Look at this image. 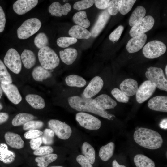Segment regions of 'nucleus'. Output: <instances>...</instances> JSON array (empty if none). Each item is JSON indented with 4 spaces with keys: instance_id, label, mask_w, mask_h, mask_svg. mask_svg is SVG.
Wrapping results in <instances>:
<instances>
[{
    "instance_id": "1",
    "label": "nucleus",
    "mask_w": 167,
    "mask_h": 167,
    "mask_svg": "<svg viewBox=\"0 0 167 167\" xmlns=\"http://www.w3.org/2000/svg\"><path fill=\"white\" fill-rule=\"evenodd\" d=\"M133 137L134 140L138 144L150 149H158L161 146L163 143V139L159 133L145 128H139L135 130Z\"/></svg>"
},
{
    "instance_id": "2",
    "label": "nucleus",
    "mask_w": 167,
    "mask_h": 167,
    "mask_svg": "<svg viewBox=\"0 0 167 167\" xmlns=\"http://www.w3.org/2000/svg\"><path fill=\"white\" fill-rule=\"evenodd\" d=\"M93 99L92 98H86L83 95L81 96H74L69 97L68 101L70 106L77 111L90 112L108 120L112 119V117L114 116L108 114L105 110L96 108L92 103Z\"/></svg>"
},
{
    "instance_id": "3",
    "label": "nucleus",
    "mask_w": 167,
    "mask_h": 167,
    "mask_svg": "<svg viewBox=\"0 0 167 167\" xmlns=\"http://www.w3.org/2000/svg\"><path fill=\"white\" fill-rule=\"evenodd\" d=\"M38 59L43 67L52 70L59 64L60 59L55 52L48 46L40 49L38 53Z\"/></svg>"
},
{
    "instance_id": "4",
    "label": "nucleus",
    "mask_w": 167,
    "mask_h": 167,
    "mask_svg": "<svg viewBox=\"0 0 167 167\" xmlns=\"http://www.w3.org/2000/svg\"><path fill=\"white\" fill-rule=\"evenodd\" d=\"M41 26V21L37 18L27 19L18 28L17 33L18 38L21 39L28 38L36 33Z\"/></svg>"
},
{
    "instance_id": "5",
    "label": "nucleus",
    "mask_w": 167,
    "mask_h": 167,
    "mask_svg": "<svg viewBox=\"0 0 167 167\" xmlns=\"http://www.w3.org/2000/svg\"><path fill=\"white\" fill-rule=\"evenodd\" d=\"M145 76L148 80L160 90L167 91V80L163 70L160 68L151 66L147 69Z\"/></svg>"
},
{
    "instance_id": "6",
    "label": "nucleus",
    "mask_w": 167,
    "mask_h": 167,
    "mask_svg": "<svg viewBox=\"0 0 167 167\" xmlns=\"http://www.w3.org/2000/svg\"><path fill=\"white\" fill-rule=\"evenodd\" d=\"M166 50V46L163 42L159 41L153 40L144 46L142 52L145 57L154 59L163 54Z\"/></svg>"
},
{
    "instance_id": "7",
    "label": "nucleus",
    "mask_w": 167,
    "mask_h": 167,
    "mask_svg": "<svg viewBox=\"0 0 167 167\" xmlns=\"http://www.w3.org/2000/svg\"><path fill=\"white\" fill-rule=\"evenodd\" d=\"M5 65L12 72L19 74L22 69V62L19 54L15 49H10L4 58Z\"/></svg>"
},
{
    "instance_id": "8",
    "label": "nucleus",
    "mask_w": 167,
    "mask_h": 167,
    "mask_svg": "<svg viewBox=\"0 0 167 167\" xmlns=\"http://www.w3.org/2000/svg\"><path fill=\"white\" fill-rule=\"evenodd\" d=\"M75 119L81 126L88 130H96L101 126V122L99 119L87 113H77Z\"/></svg>"
},
{
    "instance_id": "9",
    "label": "nucleus",
    "mask_w": 167,
    "mask_h": 167,
    "mask_svg": "<svg viewBox=\"0 0 167 167\" xmlns=\"http://www.w3.org/2000/svg\"><path fill=\"white\" fill-rule=\"evenodd\" d=\"M48 125L56 135L60 139L66 140L70 138L72 133L70 127L67 124L56 119H51Z\"/></svg>"
},
{
    "instance_id": "10",
    "label": "nucleus",
    "mask_w": 167,
    "mask_h": 167,
    "mask_svg": "<svg viewBox=\"0 0 167 167\" xmlns=\"http://www.w3.org/2000/svg\"><path fill=\"white\" fill-rule=\"evenodd\" d=\"M154 18L151 15L144 17L140 21L132 27L129 34L133 37L144 33L151 30L154 24Z\"/></svg>"
},
{
    "instance_id": "11",
    "label": "nucleus",
    "mask_w": 167,
    "mask_h": 167,
    "mask_svg": "<svg viewBox=\"0 0 167 167\" xmlns=\"http://www.w3.org/2000/svg\"><path fill=\"white\" fill-rule=\"evenodd\" d=\"M156 87L150 81H144L138 87L136 93V98L137 102L142 103L149 98L154 93Z\"/></svg>"
},
{
    "instance_id": "12",
    "label": "nucleus",
    "mask_w": 167,
    "mask_h": 167,
    "mask_svg": "<svg viewBox=\"0 0 167 167\" xmlns=\"http://www.w3.org/2000/svg\"><path fill=\"white\" fill-rule=\"evenodd\" d=\"M104 82L102 78L99 76L93 78L84 89L83 95L88 98H91L97 94L102 89Z\"/></svg>"
},
{
    "instance_id": "13",
    "label": "nucleus",
    "mask_w": 167,
    "mask_h": 167,
    "mask_svg": "<svg viewBox=\"0 0 167 167\" xmlns=\"http://www.w3.org/2000/svg\"><path fill=\"white\" fill-rule=\"evenodd\" d=\"M92 103L96 108L102 110L113 109L117 105L115 101L105 94L100 95L93 99Z\"/></svg>"
},
{
    "instance_id": "14",
    "label": "nucleus",
    "mask_w": 167,
    "mask_h": 167,
    "mask_svg": "<svg viewBox=\"0 0 167 167\" xmlns=\"http://www.w3.org/2000/svg\"><path fill=\"white\" fill-rule=\"evenodd\" d=\"M0 86L8 99L13 103L17 105L21 101V95L15 85L12 84L1 83Z\"/></svg>"
},
{
    "instance_id": "15",
    "label": "nucleus",
    "mask_w": 167,
    "mask_h": 167,
    "mask_svg": "<svg viewBox=\"0 0 167 167\" xmlns=\"http://www.w3.org/2000/svg\"><path fill=\"white\" fill-rule=\"evenodd\" d=\"M38 2L37 0H18L14 3L13 9L17 14L22 15L35 7Z\"/></svg>"
},
{
    "instance_id": "16",
    "label": "nucleus",
    "mask_w": 167,
    "mask_h": 167,
    "mask_svg": "<svg viewBox=\"0 0 167 167\" xmlns=\"http://www.w3.org/2000/svg\"><path fill=\"white\" fill-rule=\"evenodd\" d=\"M147 38V36L145 33L133 37L127 42L126 49L130 53L138 51L143 47Z\"/></svg>"
},
{
    "instance_id": "17",
    "label": "nucleus",
    "mask_w": 167,
    "mask_h": 167,
    "mask_svg": "<svg viewBox=\"0 0 167 167\" xmlns=\"http://www.w3.org/2000/svg\"><path fill=\"white\" fill-rule=\"evenodd\" d=\"M110 16L107 10H105L101 13L90 32L91 36L96 37L99 35L106 24Z\"/></svg>"
},
{
    "instance_id": "18",
    "label": "nucleus",
    "mask_w": 167,
    "mask_h": 167,
    "mask_svg": "<svg viewBox=\"0 0 167 167\" xmlns=\"http://www.w3.org/2000/svg\"><path fill=\"white\" fill-rule=\"evenodd\" d=\"M148 106L152 110L167 112V97L163 96L153 97L148 101Z\"/></svg>"
},
{
    "instance_id": "19",
    "label": "nucleus",
    "mask_w": 167,
    "mask_h": 167,
    "mask_svg": "<svg viewBox=\"0 0 167 167\" xmlns=\"http://www.w3.org/2000/svg\"><path fill=\"white\" fill-rule=\"evenodd\" d=\"M71 6L69 3H66L62 5L59 2H55L49 6L48 11L52 16L61 17L62 15H66L71 11Z\"/></svg>"
},
{
    "instance_id": "20",
    "label": "nucleus",
    "mask_w": 167,
    "mask_h": 167,
    "mask_svg": "<svg viewBox=\"0 0 167 167\" xmlns=\"http://www.w3.org/2000/svg\"><path fill=\"white\" fill-rule=\"evenodd\" d=\"M120 88L127 96H131L136 94L138 88L137 81L131 78H127L122 81Z\"/></svg>"
},
{
    "instance_id": "21",
    "label": "nucleus",
    "mask_w": 167,
    "mask_h": 167,
    "mask_svg": "<svg viewBox=\"0 0 167 167\" xmlns=\"http://www.w3.org/2000/svg\"><path fill=\"white\" fill-rule=\"evenodd\" d=\"M6 143L11 147L20 149L24 146V142L20 136L17 134L7 132L4 135Z\"/></svg>"
},
{
    "instance_id": "22",
    "label": "nucleus",
    "mask_w": 167,
    "mask_h": 167,
    "mask_svg": "<svg viewBox=\"0 0 167 167\" xmlns=\"http://www.w3.org/2000/svg\"><path fill=\"white\" fill-rule=\"evenodd\" d=\"M68 33L71 37L76 39H87L91 36L90 32L87 29L77 25L72 27L69 30Z\"/></svg>"
},
{
    "instance_id": "23",
    "label": "nucleus",
    "mask_w": 167,
    "mask_h": 167,
    "mask_svg": "<svg viewBox=\"0 0 167 167\" xmlns=\"http://www.w3.org/2000/svg\"><path fill=\"white\" fill-rule=\"evenodd\" d=\"M15 153L8 149L6 144L0 143V161L5 164H9L15 161Z\"/></svg>"
},
{
    "instance_id": "24",
    "label": "nucleus",
    "mask_w": 167,
    "mask_h": 167,
    "mask_svg": "<svg viewBox=\"0 0 167 167\" xmlns=\"http://www.w3.org/2000/svg\"><path fill=\"white\" fill-rule=\"evenodd\" d=\"M59 55L62 61L65 64L70 65L72 64L76 59L78 52L73 48L65 49L59 51Z\"/></svg>"
},
{
    "instance_id": "25",
    "label": "nucleus",
    "mask_w": 167,
    "mask_h": 167,
    "mask_svg": "<svg viewBox=\"0 0 167 167\" xmlns=\"http://www.w3.org/2000/svg\"><path fill=\"white\" fill-rule=\"evenodd\" d=\"M21 59L24 66L30 69L35 64L36 58L34 53L32 51L24 49L21 54Z\"/></svg>"
},
{
    "instance_id": "26",
    "label": "nucleus",
    "mask_w": 167,
    "mask_h": 167,
    "mask_svg": "<svg viewBox=\"0 0 167 167\" xmlns=\"http://www.w3.org/2000/svg\"><path fill=\"white\" fill-rule=\"evenodd\" d=\"M25 99L28 103L35 109H41L45 107L44 99L39 95L29 94L26 96Z\"/></svg>"
},
{
    "instance_id": "27",
    "label": "nucleus",
    "mask_w": 167,
    "mask_h": 167,
    "mask_svg": "<svg viewBox=\"0 0 167 167\" xmlns=\"http://www.w3.org/2000/svg\"><path fill=\"white\" fill-rule=\"evenodd\" d=\"M146 12L144 7L138 6L133 11L130 18L129 21L130 26L132 27L140 21L144 17Z\"/></svg>"
},
{
    "instance_id": "28",
    "label": "nucleus",
    "mask_w": 167,
    "mask_h": 167,
    "mask_svg": "<svg viewBox=\"0 0 167 167\" xmlns=\"http://www.w3.org/2000/svg\"><path fill=\"white\" fill-rule=\"evenodd\" d=\"M114 148V143L112 142L101 147L99 152V156L101 159L105 161L109 160L113 154Z\"/></svg>"
},
{
    "instance_id": "29",
    "label": "nucleus",
    "mask_w": 167,
    "mask_h": 167,
    "mask_svg": "<svg viewBox=\"0 0 167 167\" xmlns=\"http://www.w3.org/2000/svg\"><path fill=\"white\" fill-rule=\"evenodd\" d=\"M33 79L37 81H41L46 79L51 76V73L41 66L35 67L32 72Z\"/></svg>"
},
{
    "instance_id": "30",
    "label": "nucleus",
    "mask_w": 167,
    "mask_h": 167,
    "mask_svg": "<svg viewBox=\"0 0 167 167\" xmlns=\"http://www.w3.org/2000/svg\"><path fill=\"white\" fill-rule=\"evenodd\" d=\"M134 161L137 167H155L153 161L143 154L136 155L134 157Z\"/></svg>"
},
{
    "instance_id": "31",
    "label": "nucleus",
    "mask_w": 167,
    "mask_h": 167,
    "mask_svg": "<svg viewBox=\"0 0 167 167\" xmlns=\"http://www.w3.org/2000/svg\"><path fill=\"white\" fill-rule=\"evenodd\" d=\"M73 20L77 25L86 28H88L90 25L85 11H80L75 13L73 17Z\"/></svg>"
},
{
    "instance_id": "32",
    "label": "nucleus",
    "mask_w": 167,
    "mask_h": 167,
    "mask_svg": "<svg viewBox=\"0 0 167 167\" xmlns=\"http://www.w3.org/2000/svg\"><path fill=\"white\" fill-rule=\"evenodd\" d=\"M65 82L69 86L79 88L84 87L86 84V81L84 78L75 75L67 76L65 79Z\"/></svg>"
},
{
    "instance_id": "33",
    "label": "nucleus",
    "mask_w": 167,
    "mask_h": 167,
    "mask_svg": "<svg viewBox=\"0 0 167 167\" xmlns=\"http://www.w3.org/2000/svg\"><path fill=\"white\" fill-rule=\"evenodd\" d=\"M82 152L83 156L92 164L94 163L95 160V152L93 148L89 143L85 142L82 147Z\"/></svg>"
},
{
    "instance_id": "34",
    "label": "nucleus",
    "mask_w": 167,
    "mask_h": 167,
    "mask_svg": "<svg viewBox=\"0 0 167 167\" xmlns=\"http://www.w3.org/2000/svg\"><path fill=\"white\" fill-rule=\"evenodd\" d=\"M34 118L33 115L27 113H21L17 114L13 119L12 124L14 126L24 125Z\"/></svg>"
},
{
    "instance_id": "35",
    "label": "nucleus",
    "mask_w": 167,
    "mask_h": 167,
    "mask_svg": "<svg viewBox=\"0 0 167 167\" xmlns=\"http://www.w3.org/2000/svg\"><path fill=\"white\" fill-rule=\"evenodd\" d=\"M58 156L55 154L51 153L38 157L35 158V161L37 163L39 167H47L49 165L57 159Z\"/></svg>"
},
{
    "instance_id": "36",
    "label": "nucleus",
    "mask_w": 167,
    "mask_h": 167,
    "mask_svg": "<svg viewBox=\"0 0 167 167\" xmlns=\"http://www.w3.org/2000/svg\"><path fill=\"white\" fill-rule=\"evenodd\" d=\"M12 80L3 62L0 59V83L4 84H11Z\"/></svg>"
},
{
    "instance_id": "37",
    "label": "nucleus",
    "mask_w": 167,
    "mask_h": 167,
    "mask_svg": "<svg viewBox=\"0 0 167 167\" xmlns=\"http://www.w3.org/2000/svg\"><path fill=\"white\" fill-rule=\"evenodd\" d=\"M34 43L36 47L40 49L47 46L49 44L48 38L45 33H40L35 37Z\"/></svg>"
},
{
    "instance_id": "38",
    "label": "nucleus",
    "mask_w": 167,
    "mask_h": 167,
    "mask_svg": "<svg viewBox=\"0 0 167 167\" xmlns=\"http://www.w3.org/2000/svg\"><path fill=\"white\" fill-rule=\"evenodd\" d=\"M77 41V39L74 38L65 36L58 38L56 42L58 46L64 48L75 43Z\"/></svg>"
},
{
    "instance_id": "39",
    "label": "nucleus",
    "mask_w": 167,
    "mask_h": 167,
    "mask_svg": "<svg viewBox=\"0 0 167 167\" xmlns=\"http://www.w3.org/2000/svg\"><path fill=\"white\" fill-rule=\"evenodd\" d=\"M111 93L113 96L119 102L126 103L129 101V97L117 88H113Z\"/></svg>"
},
{
    "instance_id": "40",
    "label": "nucleus",
    "mask_w": 167,
    "mask_h": 167,
    "mask_svg": "<svg viewBox=\"0 0 167 167\" xmlns=\"http://www.w3.org/2000/svg\"><path fill=\"white\" fill-rule=\"evenodd\" d=\"M121 0H113L110 1L107 7V11L110 15H115L119 11Z\"/></svg>"
},
{
    "instance_id": "41",
    "label": "nucleus",
    "mask_w": 167,
    "mask_h": 167,
    "mask_svg": "<svg viewBox=\"0 0 167 167\" xmlns=\"http://www.w3.org/2000/svg\"><path fill=\"white\" fill-rule=\"evenodd\" d=\"M136 1L135 0H122L119 11L120 13L122 15L126 14L131 10Z\"/></svg>"
},
{
    "instance_id": "42",
    "label": "nucleus",
    "mask_w": 167,
    "mask_h": 167,
    "mask_svg": "<svg viewBox=\"0 0 167 167\" xmlns=\"http://www.w3.org/2000/svg\"><path fill=\"white\" fill-rule=\"evenodd\" d=\"M42 137V142L46 145H51L54 142L53 138L54 133L53 131L50 129H46L43 131Z\"/></svg>"
},
{
    "instance_id": "43",
    "label": "nucleus",
    "mask_w": 167,
    "mask_h": 167,
    "mask_svg": "<svg viewBox=\"0 0 167 167\" xmlns=\"http://www.w3.org/2000/svg\"><path fill=\"white\" fill-rule=\"evenodd\" d=\"M95 3V0H83L77 1L73 5L74 9L78 11L85 9L91 7Z\"/></svg>"
},
{
    "instance_id": "44",
    "label": "nucleus",
    "mask_w": 167,
    "mask_h": 167,
    "mask_svg": "<svg viewBox=\"0 0 167 167\" xmlns=\"http://www.w3.org/2000/svg\"><path fill=\"white\" fill-rule=\"evenodd\" d=\"M44 123L41 121L31 120L24 125L23 129L24 130H35L41 128Z\"/></svg>"
},
{
    "instance_id": "45",
    "label": "nucleus",
    "mask_w": 167,
    "mask_h": 167,
    "mask_svg": "<svg viewBox=\"0 0 167 167\" xmlns=\"http://www.w3.org/2000/svg\"><path fill=\"white\" fill-rule=\"evenodd\" d=\"M53 151V149L50 146H43L35 150L33 153L36 156H43L51 154Z\"/></svg>"
},
{
    "instance_id": "46",
    "label": "nucleus",
    "mask_w": 167,
    "mask_h": 167,
    "mask_svg": "<svg viewBox=\"0 0 167 167\" xmlns=\"http://www.w3.org/2000/svg\"><path fill=\"white\" fill-rule=\"evenodd\" d=\"M124 30V27L122 25L118 26L110 34L109 38L112 41L117 42L120 38Z\"/></svg>"
},
{
    "instance_id": "47",
    "label": "nucleus",
    "mask_w": 167,
    "mask_h": 167,
    "mask_svg": "<svg viewBox=\"0 0 167 167\" xmlns=\"http://www.w3.org/2000/svg\"><path fill=\"white\" fill-rule=\"evenodd\" d=\"M43 133V132L38 129L31 130L26 132L24 135L26 139H32L39 137Z\"/></svg>"
},
{
    "instance_id": "48",
    "label": "nucleus",
    "mask_w": 167,
    "mask_h": 167,
    "mask_svg": "<svg viewBox=\"0 0 167 167\" xmlns=\"http://www.w3.org/2000/svg\"><path fill=\"white\" fill-rule=\"evenodd\" d=\"M76 160L77 161L80 165L81 167H93L92 164L83 155H78L76 157Z\"/></svg>"
},
{
    "instance_id": "49",
    "label": "nucleus",
    "mask_w": 167,
    "mask_h": 167,
    "mask_svg": "<svg viewBox=\"0 0 167 167\" xmlns=\"http://www.w3.org/2000/svg\"><path fill=\"white\" fill-rule=\"evenodd\" d=\"M42 142V138L40 137L31 139L30 142L31 148L36 150L40 147Z\"/></svg>"
},
{
    "instance_id": "50",
    "label": "nucleus",
    "mask_w": 167,
    "mask_h": 167,
    "mask_svg": "<svg viewBox=\"0 0 167 167\" xmlns=\"http://www.w3.org/2000/svg\"><path fill=\"white\" fill-rule=\"evenodd\" d=\"M110 1L109 0H95L94 3L97 8L104 9L107 8Z\"/></svg>"
},
{
    "instance_id": "51",
    "label": "nucleus",
    "mask_w": 167,
    "mask_h": 167,
    "mask_svg": "<svg viewBox=\"0 0 167 167\" xmlns=\"http://www.w3.org/2000/svg\"><path fill=\"white\" fill-rule=\"evenodd\" d=\"M6 23L5 15L2 8L0 6V33L4 30Z\"/></svg>"
},
{
    "instance_id": "52",
    "label": "nucleus",
    "mask_w": 167,
    "mask_h": 167,
    "mask_svg": "<svg viewBox=\"0 0 167 167\" xmlns=\"http://www.w3.org/2000/svg\"><path fill=\"white\" fill-rule=\"evenodd\" d=\"M8 114L6 113L0 112V124L6 122L9 118Z\"/></svg>"
},
{
    "instance_id": "53",
    "label": "nucleus",
    "mask_w": 167,
    "mask_h": 167,
    "mask_svg": "<svg viewBox=\"0 0 167 167\" xmlns=\"http://www.w3.org/2000/svg\"><path fill=\"white\" fill-rule=\"evenodd\" d=\"M167 118L162 120L160 123V126L162 129H167Z\"/></svg>"
},
{
    "instance_id": "54",
    "label": "nucleus",
    "mask_w": 167,
    "mask_h": 167,
    "mask_svg": "<svg viewBox=\"0 0 167 167\" xmlns=\"http://www.w3.org/2000/svg\"><path fill=\"white\" fill-rule=\"evenodd\" d=\"M112 167H126L125 165H120L116 160H114L112 162Z\"/></svg>"
},
{
    "instance_id": "55",
    "label": "nucleus",
    "mask_w": 167,
    "mask_h": 167,
    "mask_svg": "<svg viewBox=\"0 0 167 167\" xmlns=\"http://www.w3.org/2000/svg\"><path fill=\"white\" fill-rule=\"evenodd\" d=\"M2 93H3V91L1 87L0 86V99L1 98V97L2 95Z\"/></svg>"
},
{
    "instance_id": "56",
    "label": "nucleus",
    "mask_w": 167,
    "mask_h": 167,
    "mask_svg": "<svg viewBox=\"0 0 167 167\" xmlns=\"http://www.w3.org/2000/svg\"><path fill=\"white\" fill-rule=\"evenodd\" d=\"M167 66L166 65L165 68V74H166V76H167Z\"/></svg>"
},
{
    "instance_id": "57",
    "label": "nucleus",
    "mask_w": 167,
    "mask_h": 167,
    "mask_svg": "<svg viewBox=\"0 0 167 167\" xmlns=\"http://www.w3.org/2000/svg\"><path fill=\"white\" fill-rule=\"evenodd\" d=\"M3 108V106L0 103V110L2 109Z\"/></svg>"
},
{
    "instance_id": "58",
    "label": "nucleus",
    "mask_w": 167,
    "mask_h": 167,
    "mask_svg": "<svg viewBox=\"0 0 167 167\" xmlns=\"http://www.w3.org/2000/svg\"><path fill=\"white\" fill-rule=\"evenodd\" d=\"M50 167H64L61 166H51Z\"/></svg>"
}]
</instances>
